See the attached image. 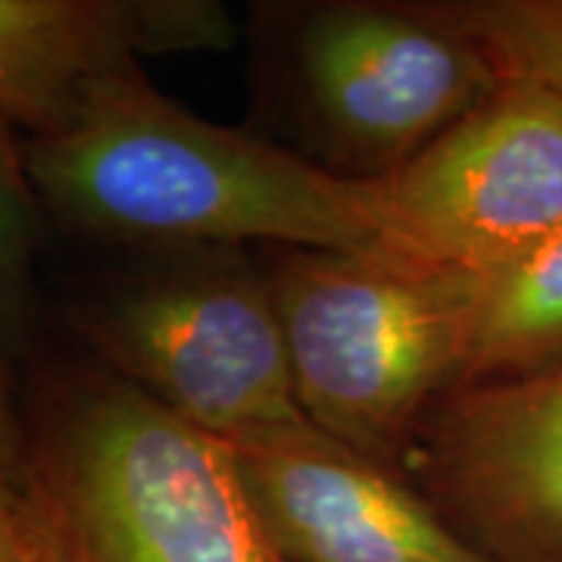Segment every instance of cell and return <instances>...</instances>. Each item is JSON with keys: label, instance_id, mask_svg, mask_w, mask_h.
<instances>
[{"label": "cell", "instance_id": "8fae6325", "mask_svg": "<svg viewBox=\"0 0 562 562\" xmlns=\"http://www.w3.org/2000/svg\"><path fill=\"white\" fill-rule=\"evenodd\" d=\"M497 66L503 79H528L562 98V0H441Z\"/></svg>", "mask_w": 562, "mask_h": 562}, {"label": "cell", "instance_id": "52a82bcc", "mask_svg": "<svg viewBox=\"0 0 562 562\" xmlns=\"http://www.w3.org/2000/svg\"><path fill=\"white\" fill-rule=\"evenodd\" d=\"M431 506L487 562H562V366L450 391L413 441Z\"/></svg>", "mask_w": 562, "mask_h": 562}, {"label": "cell", "instance_id": "277c9868", "mask_svg": "<svg viewBox=\"0 0 562 562\" xmlns=\"http://www.w3.org/2000/svg\"><path fill=\"white\" fill-rule=\"evenodd\" d=\"M375 184L382 250L497 279L562 228V98L538 81L503 79Z\"/></svg>", "mask_w": 562, "mask_h": 562}, {"label": "cell", "instance_id": "3957f363", "mask_svg": "<svg viewBox=\"0 0 562 562\" xmlns=\"http://www.w3.org/2000/svg\"><path fill=\"white\" fill-rule=\"evenodd\" d=\"M266 279L306 419L391 469L460 382L484 281L382 247H288Z\"/></svg>", "mask_w": 562, "mask_h": 562}, {"label": "cell", "instance_id": "6da1fadb", "mask_svg": "<svg viewBox=\"0 0 562 562\" xmlns=\"http://www.w3.org/2000/svg\"><path fill=\"white\" fill-rule=\"evenodd\" d=\"M38 201L144 244L379 247V184L306 162L166 98L140 63L103 76L69 125L25 140Z\"/></svg>", "mask_w": 562, "mask_h": 562}, {"label": "cell", "instance_id": "4fadbf2b", "mask_svg": "<svg viewBox=\"0 0 562 562\" xmlns=\"http://www.w3.org/2000/svg\"><path fill=\"white\" fill-rule=\"evenodd\" d=\"M0 562H69L25 484L0 479Z\"/></svg>", "mask_w": 562, "mask_h": 562}, {"label": "cell", "instance_id": "9c48e42d", "mask_svg": "<svg viewBox=\"0 0 562 562\" xmlns=\"http://www.w3.org/2000/svg\"><path fill=\"white\" fill-rule=\"evenodd\" d=\"M232 41L235 22L213 0H0V116L44 138L113 69Z\"/></svg>", "mask_w": 562, "mask_h": 562}, {"label": "cell", "instance_id": "30bf717a", "mask_svg": "<svg viewBox=\"0 0 562 562\" xmlns=\"http://www.w3.org/2000/svg\"><path fill=\"white\" fill-rule=\"evenodd\" d=\"M553 366H562V228L519 266L484 281L453 391Z\"/></svg>", "mask_w": 562, "mask_h": 562}, {"label": "cell", "instance_id": "ba28073f", "mask_svg": "<svg viewBox=\"0 0 562 562\" xmlns=\"http://www.w3.org/2000/svg\"><path fill=\"white\" fill-rule=\"evenodd\" d=\"M232 447L281 562H487L391 469L316 425Z\"/></svg>", "mask_w": 562, "mask_h": 562}, {"label": "cell", "instance_id": "7c38bea8", "mask_svg": "<svg viewBox=\"0 0 562 562\" xmlns=\"http://www.w3.org/2000/svg\"><path fill=\"white\" fill-rule=\"evenodd\" d=\"M35 184L16 125L0 116V344L20 347L32 310Z\"/></svg>", "mask_w": 562, "mask_h": 562}, {"label": "cell", "instance_id": "8992f818", "mask_svg": "<svg viewBox=\"0 0 562 562\" xmlns=\"http://www.w3.org/2000/svg\"><path fill=\"white\" fill-rule=\"evenodd\" d=\"M301 79L325 135L379 179L472 113L503 76L438 3H335L303 25Z\"/></svg>", "mask_w": 562, "mask_h": 562}, {"label": "cell", "instance_id": "7a4b0ae2", "mask_svg": "<svg viewBox=\"0 0 562 562\" xmlns=\"http://www.w3.org/2000/svg\"><path fill=\"white\" fill-rule=\"evenodd\" d=\"M25 487L69 562H281L235 447L120 375L66 397Z\"/></svg>", "mask_w": 562, "mask_h": 562}, {"label": "cell", "instance_id": "5bb4252c", "mask_svg": "<svg viewBox=\"0 0 562 562\" xmlns=\"http://www.w3.org/2000/svg\"><path fill=\"white\" fill-rule=\"evenodd\" d=\"M29 462H32V447L22 428L13 375L7 360L0 357V479L29 484Z\"/></svg>", "mask_w": 562, "mask_h": 562}, {"label": "cell", "instance_id": "5b68a950", "mask_svg": "<svg viewBox=\"0 0 562 562\" xmlns=\"http://www.w3.org/2000/svg\"><path fill=\"white\" fill-rule=\"evenodd\" d=\"M120 379L225 443L294 431L306 419L269 279L241 266L144 281L94 316Z\"/></svg>", "mask_w": 562, "mask_h": 562}]
</instances>
